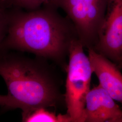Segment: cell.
<instances>
[{
	"instance_id": "8",
	"label": "cell",
	"mask_w": 122,
	"mask_h": 122,
	"mask_svg": "<svg viewBox=\"0 0 122 122\" xmlns=\"http://www.w3.org/2000/svg\"><path fill=\"white\" fill-rule=\"evenodd\" d=\"M61 0H0L8 8L32 10L45 7L57 8Z\"/></svg>"
},
{
	"instance_id": "11",
	"label": "cell",
	"mask_w": 122,
	"mask_h": 122,
	"mask_svg": "<svg viewBox=\"0 0 122 122\" xmlns=\"http://www.w3.org/2000/svg\"><path fill=\"white\" fill-rule=\"evenodd\" d=\"M0 106H2L5 110L15 109L13 100L8 94L0 95Z\"/></svg>"
},
{
	"instance_id": "2",
	"label": "cell",
	"mask_w": 122,
	"mask_h": 122,
	"mask_svg": "<svg viewBox=\"0 0 122 122\" xmlns=\"http://www.w3.org/2000/svg\"><path fill=\"white\" fill-rule=\"evenodd\" d=\"M47 60L0 50V76L15 108L22 110V117L38 108L65 105L59 76Z\"/></svg>"
},
{
	"instance_id": "10",
	"label": "cell",
	"mask_w": 122,
	"mask_h": 122,
	"mask_svg": "<svg viewBox=\"0 0 122 122\" xmlns=\"http://www.w3.org/2000/svg\"><path fill=\"white\" fill-rule=\"evenodd\" d=\"M10 9L0 1V44L6 35L9 21Z\"/></svg>"
},
{
	"instance_id": "3",
	"label": "cell",
	"mask_w": 122,
	"mask_h": 122,
	"mask_svg": "<svg viewBox=\"0 0 122 122\" xmlns=\"http://www.w3.org/2000/svg\"><path fill=\"white\" fill-rule=\"evenodd\" d=\"M78 38L70 46L64 96L67 113L73 122H83L86 98L90 90L93 71L89 57Z\"/></svg>"
},
{
	"instance_id": "4",
	"label": "cell",
	"mask_w": 122,
	"mask_h": 122,
	"mask_svg": "<svg viewBox=\"0 0 122 122\" xmlns=\"http://www.w3.org/2000/svg\"><path fill=\"white\" fill-rule=\"evenodd\" d=\"M108 0H61L59 7L73 25L84 48L96 44L105 20Z\"/></svg>"
},
{
	"instance_id": "6",
	"label": "cell",
	"mask_w": 122,
	"mask_h": 122,
	"mask_svg": "<svg viewBox=\"0 0 122 122\" xmlns=\"http://www.w3.org/2000/svg\"><path fill=\"white\" fill-rule=\"evenodd\" d=\"M122 122V109L99 85L87 93L83 122Z\"/></svg>"
},
{
	"instance_id": "5",
	"label": "cell",
	"mask_w": 122,
	"mask_h": 122,
	"mask_svg": "<svg viewBox=\"0 0 122 122\" xmlns=\"http://www.w3.org/2000/svg\"><path fill=\"white\" fill-rule=\"evenodd\" d=\"M93 48L119 68L122 61V0H108L105 20Z\"/></svg>"
},
{
	"instance_id": "7",
	"label": "cell",
	"mask_w": 122,
	"mask_h": 122,
	"mask_svg": "<svg viewBox=\"0 0 122 122\" xmlns=\"http://www.w3.org/2000/svg\"><path fill=\"white\" fill-rule=\"evenodd\" d=\"M87 49L93 73L98 79L99 85L114 100L122 105V74L120 69L93 48Z\"/></svg>"
},
{
	"instance_id": "12",
	"label": "cell",
	"mask_w": 122,
	"mask_h": 122,
	"mask_svg": "<svg viewBox=\"0 0 122 122\" xmlns=\"http://www.w3.org/2000/svg\"><path fill=\"white\" fill-rule=\"evenodd\" d=\"M119 68H120V69H122V62H121V65L120 66V67H119Z\"/></svg>"
},
{
	"instance_id": "1",
	"label": "cell",
	"mask_w": 122,
	"mask_h": 122,
	"mask_svg": "<svg viewBox=\"0 0 122 122\" xmlns=\"http://www.w3.org/2000/svg\"><path fill=\"white\" fill-rule=\"evenodd\" d=\"M57 8L32 10L10 8L6 35L0 50L31 52L66 71L70 46L78 38L73 25Z\"/></svg>"
},
{
	"instance_id": "9",
	"label": "cell",
	"mask_w": 122,
	"mask_h": 122,
	"mask_svg": "<svg viewBox=\"0 0 122 122\" xmlns=\"http://www.w3.org/2000/svg\"><path fill=\"white\" fill-rule=\"evenodd\" d=\"M22 120L26 122H73L72 118L67 113L57 115L46 110L45 108L34 110L22 117Z\"/></svg>"
}]
</instances>
